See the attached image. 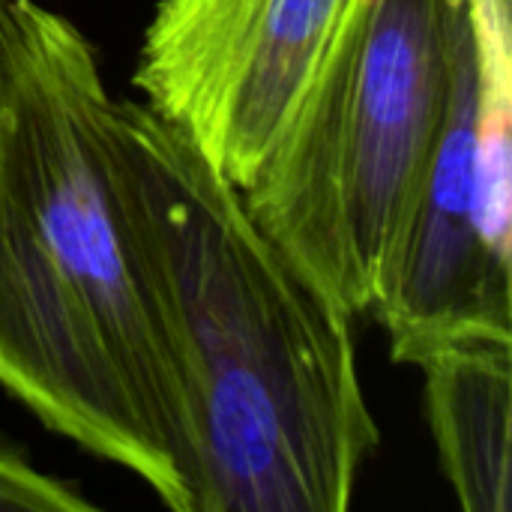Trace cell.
<instances>
[{
    "label": "cell",
    "instance_id": "cell-4",
    "mask_svg": "<svg viewBox=\"0 0 512 512\" xmlns=\"http://www.w3.org/2000/svg\"><path fill=\"white\" fill-rule=\"evenodd\" d=\"M354 0H159L132 84L234 186L264 168Z\"/></svg>",
    "mask_w": 512,
    "mask_h": 512
},
{
    "label": "cell",
    "instance_id": "cell-6",
    "mask_svg": "<svg viewBox=\"0 0 512 512\" xmlns=\"http://www.w3.org/2000/svg\"><path fill=\"white\" fill-rule=\"evenodd\" d=\"M474 54L477 216L492 258L512 267V24L510 0H468Z\"/></svg>",
    "mask_w": 512,
    "mask_h": 512
},
{
    "label": "cell",
    "instance_id": "cell-7",
    "mask_svg": "<svg viewBox=\"0 0 512 512\" xmlns=\"http://www.w3.org/2000/svg\"><path fill=\"white\" fill-rule=\"evenodd\" d=\"M96 504L78 486L39 471L15 447L0 444V512H90Z\"/></svg>",
    "mask_w": 512,
    "mask_h": 512
},
{
    "label": "cell",
    "instance_id": "cell-8",
    "mask_svg": "<svg viewBox=\"0 0 512 512\" xmlns=\"http://www.w3.org/2000/svg\"><path fill=\"white\" fill-rule=\"evenodd\" d=\"M0 6H3V0H0Z\"/></svg>",
    "mask_w": 512,
    "mask_h": 512
},
{
    "label": "cell",
    "instance_id": "cell-5",
    "mask_svg": "<svg viewBox=\"0 0 512 512\" xmlns=\"http://www.w3.org/2000/svg\"><path fill=\"white\" fill-rule=\"evenodd\" d=\"M441 474L465 512L512 507V327L441 339L414 363Z\"/></svg>",
    "mask_w": 512,
    "mask_h": 512
},
{
    "label": "cell",
    "instance_id": "cell-1",
    "mask_svg": "<svg viewBox=\"0 0 512 512\" xmlns=\"http://www.w3.org/2000/svg\"><path fill=\"white\" fill-rule=\"evenodd\" d=\"M114 99L87 33L0 6V387L48 432L198 512L171 342L126 213Z\"/></svg>",
    "mask_w": 512,
    "mask_h": 512
},
{
    "label": "cell",
    "instance_id": "cell-3",
    "mask_svg": "<svg viewBox=\"0 0 512 512\" xmlns=\"http://www.w3.org/2000/svg\"><path fill=\"white\" fill-rule=\"evenodd\" d=\"M468 0H354L243 198L348 312L369 315L444 126Z\"/></svg>",
    "mask_w": 512,
    "mask_h": 512
},
{
    "label": "cell",
    "instance_id": "cell-2",
    "mask_svg": "<svg viewBox=\"0 0 512 512\" xmlns=\"http://www.w3.org/2000/svg\"><path fill=\"white\" fill-rule=\"evenodd\" d=\"M114 141L180 372L198 512H345L381 441L354 315L141 99H114Z\"/></svg>",
    "mask_w": 512,
    "mask_h": 512
}]
</instances>
